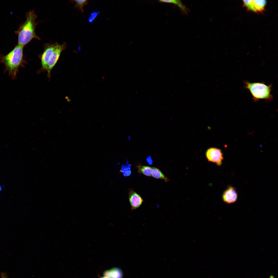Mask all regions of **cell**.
<instances>
[{"label": "cell", "mask_w": 278, "mask_h": 278, "mask_svg": "<svg viewBox=\"0 0 278 278\" xmlns=\"http://www.w3.org/2000/svg\"><path fill=\"white\" fill-rule=\"evenodd\" d=\"M152 176L154 178L164 180L166 182L169 181V179L159 169L156 167H152Z\"/></svg>", "instance_id": "obj_11"}, {"label": "cell", "mask_w": 278, "mask_h": 278, "mask_svg": "<svg viewBox=\"0 0 278 278\" xmlns=\"http://www.w3.org/2000/svg\"><path fill=\"white\" fill-rule=\"evenodd\" d=\"M244 82L245 88L249 91L254 101L261 99L270 101L273 99L271 94L272 84L267 85L264 82H251L247 81Z\"/></svg>", "instance_id": "obj_3"}, {"label": "cell", "mask_w": 278, "mask_h": 278, "mask_svg": "<svg viewBox=\"0 0 278 278\" xmlns=\"http://www.w3.org/2000/svg\"><path fill=\"white\" fill-rule=\"evenodd\" d=\"M99 13L98 12H93L91 14V16L89 18V21L90 22H92L93 20L95 17L97 16V14Z\"/></svg>", "instance_id": "obj_16"}, {"label": "cell", "mask_w": 278, "mask_h": 278, "mask_svg": "<svg viewBox=\"0 0 278 278\" xmlns=\"http://www.w3.org/2000/svg\"><path fill=\"white\" fill-rule=\"evenodd\" d=\"M1 187L0 186V190H1Z\"/></svg>", "instance_id": "obj_21"}, {"label": "cell", "mask_w": 278, "mask_h": 278, "mask_svg": "<svg viewBox=\"0 0 278 278\" xmlns=\"http://www.w3.org/2000/svg\"><path fill=\"white\" fill-rule=\"evenodd\" d=\"M37 15L34 11L28 13L25 21L20 25L16 33L19 44L24 46L32 39H40L35 33Z\"/></svg>", "instance_id": "obj_2"}, {"label": "cell", "mask_w": 278, "mask_h": 278, "mask_svg": "<svg viewBox=\"0 0 278 278\" xmlns=\"http://www.w3.org/2000/svg\"><path fill=\"white\" fill-rule=\"evenodd\" d=\"M8 274L6 272H1V278H8Z\"/></svg>", "instance_id": "obj_18"}, {"label": "cell", "mask_w": 278, "mask_h": 278, "mask_svg": "<svg viewBox=\"0 0 278 278\" xmlns=\"http://www.w3.org/2000/svg\"><path fill=\"white\" fill-rule=\"evenodd\" d=\"M128 164L127 166L123 165L121 167L120 171L125 176H128L131 174V172L130 170L131 166Z\"/></svg>", "instance_id": "obj_15"}, {"label": "cell", "mask_w": 278, "mask_h": 278, "mask_svg": "<svg viewBox=\"0 0 278 278\" xmlns=\"http://www.w3.org/2000/svg\"><path fill=\"white\" fill-rule=\"evenodd\" d=\"M56 44L48 46L43 52L41 57V63L43 68L46 70L47 64L52 53L54 50Z\"/></svg>", "instance_id": "obj_9"}, {"label": "cell", "mask_w": 278, "mask_h": 278, "mask_svg": "<svg viewBox=\"0 0 278 278\" xmlns=\"http://www.w3.org/2000/svg\"><path fill=\"white\" fill-rule=\"evenodd\" d=\"M160 1L161 2L174 4L179 6L183 12H186L187 11L185 7L184 6L181 2L180 1L176 0H160Z\"/></svg>", "instance_id": "obj_13"}, {"label": "cell", "mask_w": 278, "mask_h": 278, "mask_svg": "<svg viewBox=\"0 0 278 278\" xmlns=\"http://www.w3.org/2000/svg\"><path fill=\"white\" fill-rule=\"evenodd\" d=\"M24 47L18 44L7 54L0 56V62L4 65L5 71L13 79L16 78L19 69L23 64Z\"/></svg>", "instance_id": "obj_1"}, {"label": "cell", "mask_w": 278, "mask_h": 278, "mask_svg": "<svg viewBox=\"0 0 278 278\" xmlns=\"http://www.w3.org/2000/svg\"><path fill=\"white\" fill-rule=\"evenodd\" d=\"M206 156L208 161L215 163L218 166L222 164L223 159L221 150L214 147L209 148L207 150Z\"/></svg>", "instance_id": "obj_5"}, {"label": "cell", "mask_w": 278, "mask_h": 278, "mask_svg": "<svg viewBox=\"0 0 278 278\" xmlns=\"http://www.w3.org/2000/svg\"><path fill=\"white\" fill-rule=\"evenodd\" d=\"M139 173H142L148 176H152V167L147 166L139 165L137 166Z\"/></svg>", "instance_id": "obj_12"}, {"label": "cell", "mask_w": 278, "mask_h": 278, "mask_svg": "<svg viewBox=\"0 0 278 278\" xmlns=\"http://www.w3.org/2000/svg\"><path fill=\"white\" fill-rule=\"evenodd\" d=\"M128 196L132 210L138 208L143 201V200L141 196L132 189H130L128 191Z\"/></svg>", "instance_id": "obj_7"}, {"label": "cell", "mask_w": 278, "mask_h": 278, "mask_svg": "<svg viewBox=\"0 0 278 278\" xmlns=\"http://www.w3.org/2000/svg\"><path fill=\"white\" fill-rule=\"evenodd\" d=\"M243 6L248 10L255 12H261L264 10L266 2L264 0L243 1Z\"/></svg>", "instance_id": "obj_6"}, {"label": "cell", "mask_w": 278, "mask_h": 278, "mask_svg": "<svg viewBox=\"0 0 278 278\" xmlns=\"http://www.w3.org/2000/svg\"><path fill=\"white\" fill-rule=\"evenodd\" d=\"M127 140L128 141H129L131 140V137L130 136L128 135L127 136Z\"/></svg>", "instance_id": "obj_19"}, {"label": "cell", "mask_w": 278, "mask_h": 278, "mask_svg": "<svg viewBox=\"0 0 278 278\" xmlns=\"http://www.w3.org/2000/svg\"><path fill=\"white\" fill-rule=\"evenodd\" d=\"M237 194L234 188L230 186L223 193L222 199L226 203L230 204L235 202L237 199Z\"/></svg>", "instance_id": "obj_8"}, {"label": "cell", "mask_w": 278, "mask_h": 278, "mask_svg": "<svg viewBox=\"0 0 278 278\" xmlns=\"http://www.w3.org/2000/svg\"><path fill=\"white\" fill-rule=\"evenodd\" d=\"M104 275L109 278H122L123 274L120 268H114L105 271Z\"/></svg>", "instance_id": "obj_10"}, {"label": "cell", "mask_w": 278, "mask_h": 278, "mask_svg": "<svg viewBox=\"0 0 278 278\" xmlns=\"http://www.w3.org/2000/svg\"><path fill=\"white\" fill-rule=\"evenodd\" d=\"M146 161L147 163L150 164L151 165L153 163V160L150 155L148 156L146 158Z\"/></svg>", "instance_id": "obj_17"}, {"label": "cell", "mask_w": 278, "mask_h": 278, "mask_svg": "<svg viewBox=\"0 0 278 278\" xmlns=\"http://www.w3.org/2000/svg\"><path fill=\"white\" fill-rule=\"evenodd\" d=\"M75 7L81 11L82 13L84 12L83 7L86 5L88 4V1L84 0H75Z\"/></svg>", "instance_id": "obj_14"}, {"label": "cell", "mask_w": 278, "mask_h": 278, "mask_svg": "<svg viewBox=\"0 0 278 278\" xmlns=\"http://www.w3.org/2000/svg\"><path fill=\"white\" fill-rule=\"evenodd\" d=\"M100 278H109L107 277L104 276L103 277H101Z\"/></svg>", "instance_id": "obj_20"}, {"label": "cell", "mask_w": 278, "mask_h": 278, "mask_svg": "<svg viewBox=\"0 0 278 278\" xmlns=\"http://www.w3.org/2000/svg\"><path fill=\"white\" fill-rule=\"evenodd\" d=\"M66 47V44H56L55 49L49 59L46 70L49 74L53 67L57 62L61 53Z\"/></svg>", "instance_id": "obj_4"}]
</instances>
